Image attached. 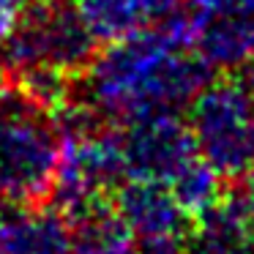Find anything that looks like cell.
<instances>
[{"instance_id":"obj_1","label":"cell","mask_w":254,"mask_h":254,"mask_svg":"<svg viewBox=\"0 0 254 254\" xmlns=\"http://www.w3.org/2000/svg\"><path fill=\"white\" fill-rule=\"evenodd\" d=\"M85 101L101 118L128 123L150 112H178L210 82L213 68L191 47V14L164 19L118 39L85 68Z\"/></svg>"},{"instance_id":"obj_2","label":"cell","mask_w":254,"mask_h":254,"mask_svg":"<svg viewBox=\"0 0 254 254\" xmlns=\"http://www.w3.org/2000/svg\"><path fill=\"white\" fill-rule=\"evenodd\" d=\"M61 137L44 110L17 88L0 93V205H33L50 194Z\"/></svg>"},{"instance_id":"obj_3","label":"cell","mask_w":254,"mask_h":254,"mask_svg":"<svg viewBox=\"0 0 254 254\" xmlns=\"http://www.w3.org/2000/svg\"><path fill=\"white\" fill-rule=\"evenodd\" d=\"M96 44L77 0H44L25 8L14 33L3 41V66L14 74L50 66L77 77L96 58Z\"/></svg>"},{"instance_id":"obj_4","label":"cell","mask_w":254,"mask_h":254,"mask_svg":"<svg viewBox=\"0 0 254 254\" xmlns=\"http://www.w3.org/2000/svg\"><path fill=\"white\" fill-rule=\"evenodd\" d=\"M197 153L224 181H246L254 172V104L230 79H210L189 104Z\"/></svg>"},{"instance_id":"obj_5","label":"cell","mask_w":254,"mask_h":254,"mask_svg":"<svg viewBox=\"0 0 254 254\" xmlns=\"http://www.w3.org/2000/svg\"><path fill=\"white\" fill-rule=\"evenodd\" d=\"M128 178L121 134L96 128L77 137H61L58 161L50 183V205L68 221L112 202V194Z\"/></svg>"},{"instance_id":"obj_6","label":"cell","mask_w":254,"mask_h":254,"mask_svg":"<svg viewBox=\"0 0 254 254\" xmlns=\"http://www.w3.org/2000/svg\"><path fill=\"white\" fill-rule=\"evenodd\" d=\"M118 210L134 238V254H186L194 216L178 202L170 183L126 178L115 194Z\"/></svg>"},{"instance_id":"obj_7","label":"cell","mask_w":254,"mask_h":254,"mask_svg":"<svg viewBox=\"0 0 254 254\" xmlns=\"http://www.w3.org/2000/svg\"><path fill=\"white\" fill-rule=\"evenodd\" d=\"M128 178L170 181L186 161L197 156L189 121L178 112H150L126 123L121 134Z\"/></svg>"},{"instance_id":"obj_8","label":"cell","mask_w":254,"mask_h":254,"mask_svg":"<svg viewBox=\"0 0 254 254\" xmlns=\"http://www.w3.org/2000/svg\"><path fill=\"white\" fill-rule=\"evenodd\" d=\"M186 254H254V216L243 189L224 191L194 216Z\"/></svg>"},{"instance_id":"obj_9","label":"cell","mask_w":254,"mask_h":254,"mask_svg":"<svg viewBox=\"0 0 254 254\" xmlns=\"http://www.w3.org/2000/svg\"><path fill=\"white\" fill-rule=\"evenodd\" d=\"M0 254H74L71 221L52 205H3Z\"/></svg>"},{"instance_id":"obj_10","label":"cell","mask_w":254,"mask_h":254,"mask_svg":"<svg viewBox=\"0 0 254 254\" xmlns=\"http://www.w3.org/2000/svg\"><path fill=\"white\" fill-rule=\"evenodd\" d=\"M191 47L210 68L235 71L254 55V14H191Z\"/></svg>"},{"instance_id":"obj_11","label":"cell","mask_w":254,"mask_h":254,"mask_svg":"<svg viewBox=\"0 0 254 254\" xmlns=\"http://www.w3.org/2000/svg\"><path fill=\"white\" fill-rule=\"evenodd\" d=\"M77 8L96 41L112 44L164 19L175 0H77Z\"/></svg>"},{"instance_id":"obj_12","label":"cell","mask_w":254,"mask_h":254,"mask_svg":"<svg viewBox=\"0 0 254 254\" xmlns=\"http://www.w3.org/2000/svg\"><path fill=\"white\" fill-rule=\"evenodd\" d=\"M74 254H134V238L112 202L71 221Z\"/></svg>"},{"instance_id":"obj_13","label":"cell","mask_w":254,"mask_h":254,"mask_svg":"<svg viewBox=\"0 0 254 254\" xmlns=\"http://www.w3.org/2000/svg\"><path fill=\"white\" fill-rule=\"evenodd\" d=\"M221 181H224V178L197 153L191 161H186L167 183H170L172 194L178 197V202H181L191 216H197L199 210H205L208 205H213L216 199L224 194L221 191Z\"/></svg>"},{"instance_id":"obj_14","label":"cell","mask_w":254,"mask_h":254,"mask_svg":"<svg viewBox=\"0 0 254 254\" xmlns=\"http://www.w3.org/2000/svg\"><path fill=\"white\" fill-rule=\"evenodd\" d=\"M22 11H25V0H0V47L14 33Z\"/></svg>"},{"instance_id":"obj_15","label":"cell","mask_w":254,"mask_h":254,"mask_svg":"<svg viewBox=\"0 0 254 254\" xmlns=\"http://www.w3.org/2000/svg\"><path fill=\"white\" fill-rule=\"evenodd\" d=\"M243 194H246V202H249V208H252V216H254V175H249L246 178V183H243Z\"/></svg>"},{"instance_id":"obj_16","label":"cell","mask_w":254,"mask_h":254,"mask_svg":"<svg viewBox=\"0 0 254 254\" xmlns=\"http://www.w3.org/2000/svg\"><path fill=\"white\" fill-rule=\"evenodd\" d=\"M3 90H6V68L0 66V93H3Z\"/></svg>"},{"instance_id":"obj_17","label":"cell","mask_w":254,"mask_h":254,"mask_svg":"<svg viewBox=\"0 0 254 254\" xmlns=\"http://www.w3.org/2000/svg\"><path fill=\"white\" fill-rule=\"evenodd\" d=\"M36 3H44V0H25V8H28V6H36Z\"/></svg>"}]
</instances>
